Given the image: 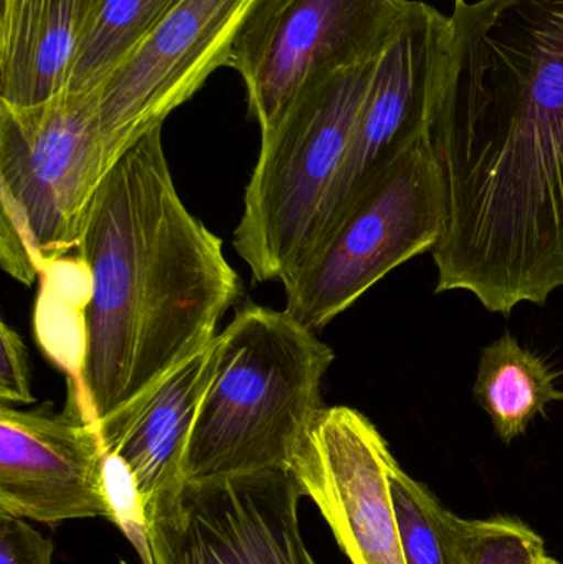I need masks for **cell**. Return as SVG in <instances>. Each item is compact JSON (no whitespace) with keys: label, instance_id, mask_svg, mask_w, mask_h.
<instances>
[{"label":"cell","instance_id":"6da1fadb","mask_svg":"<svg viewBox=\"0 0 563 564\" xmlns=\"http://www.w3.org/2000/svg\"><path fill=\"white\" fill-rule=\"evenodd\" d=\"M429 141L436 291L511 314L563 288V0H455Z\"/></svg>","mask_w":563,"mask_h":564},{"label":"cell","instance_id":"7a4b0ae2","mask_svg":"<svg viewBox=\"0 0 563 564\" xmlns=\"http://www.w3.org/2000/svg\"><path fill=\"white\" fill-rule=\"evenodd\" d=\"M76 251L89 297L66 404L99 433L217 338L241 282L220 238L178 197L162 126L106 172Z\"/></svg>","mask_w":563,"mask_h":564},{"label":"cell","instance_id":"3957f363","mask_svg":"<svg viewBox=\"0 0 563 564\" xmlns=\"http://www.w3.org/2000/svg\"><path fill=\"white\" fill-rule=\"evenodd\" d=\"M220 338L217 373L192 430L185 480L290 470L323 406L333 348L290 312L250 304Z\"/></svg>","mask_w":563,"mask_h":564},{"label":"cell","instance_id":"277c9868","mask_svg":"<svg viewBox=\"0 0 563 564\" xmlns=\"http://www.w3.org/2000/svg\"><path fill=\"white\" fill-rule=\"evenodd\" d=\"M101 89L26 109L0 105V264L32 284L78 250L106 167Z\"/></svg>","mask_w":563,"mask_h":564},{"label":"cell","instance_id":"5b68a950","mask_svg":"<svg viewBox=\"0 0 563 564\" xmlns=\"http://www.w3.org/2000/svg\"><path fill=\"white\" fill-rule=\"evenodd\" d=\"M376 62L310 83L261 134L234 234L255 281H283L310 254Z\"/></svg>","mask_w":563,"mask_h":564},{"label":"cell","instance_id":"8992f818","mask_svg":"<svg viewBox=\"0 0 563 564\" xmlns=\"http://www.w3.org/2000/svg\"><path fill=\"white\" fill-rule=\"evenodd\" d=\"M448 210L429 134L393 155L294 273L284 278L286 311L317 332L390 271L445 234Z\"/></svg>","mask_w":563,"mask_h":564},{"label":"cell","instance_id":"52a82bcc","mask_svg":"<svg viewBox=\"0 0 563 564\" xmlns=\"http://www.w3.org/2000/svg\"><path fill=\"white\" fill-rule=\"evenodd\" d=\"M410 0H258L227 66L243 79L248 111L270 131L310 83L379 58Z\"/></svg>","mask_w":563,"mask_h":564},{"label":"cell","instance_id":"ba28073f","mask_svg":"<svg viewBox=\"0 0 563 564\" xmlns=\"http://www.w3.org/2000/svg\"><path fill=\"white\" fill-rule=\"evenodd\" d=\"M258 0H181L151 39L101 88L106 167L227 66Z\"/></svg>","mask_w":563,"mask_h":564},{"label":"cell","instance_id":"9c48e42d","mask_svg":"<svg viewBox=\"0 0 563 564\" xmlns=\"http://www.w3.org/2000/svg\"><path fill=\"white\" fill-rule=\"evenodd\" d=\"M450 35V17L429 3L410 0L399 29L373 66L349 148L321 215L311 251L329 234L380 167L429 134L445 72Z\"/></svg>","mask_w":563,"mask_h":564},{"label":"cell","instance_id":"30bf717a","mask_svg":"<svg viewBox=\"0 0 563 564\" xmlns=\"http://www.w3.org/2000/svg\"><path fill=\"white\" fill-rule=\"evenodd\" d=\"M291 470L185 484L151 523L154 564H317L300 530Z\"/></svg>","mask_w":563,"mask_h":564},{"label":"cell","instance_id":"8fae6325","mask_svg":"<svg viewBox=\"0 0 563 564\" xmlns=\"http://www.w3.org/2000/svg\"><path fill=\"white\" fill-rule=\"evenodd\" d=\"M396 463L372 421L349 406L324 408L291 460L353 564H407L390 487Z\"/></svg>","mask_w":563,"mask_h":564},{"label":"cell","instance_id":"7c38bea8","mask_svg":"<svg viewBox=\"0 0 563 564\" xmlns=\"http://www.w3.org/2000/svg\"><path fill=\"white\" fill-rule=\"evenodd\" d=\"M98 430L62 413L0 408V516L56 525L108 516Z\"/></svg>","mask_w":563,"mask_h":564},{"label":"cell","instance_id":"4fadbf2b","mask_svg":"<svg viewBox=\"0 0 563 564\" xmlns=\"http://www.w3.org/2000/svg\"><path fill=\"white\" fill-rule=\"evenodd\" d=\"M220 338L178 365L128 416L99 431L106 453L134 474L149 525L184 492L185 456L202 401L217 373Z\"/></svg>","mask_w":563,"mask_h":564},{"label":"cell","instance_id":"5bb4252c","mask_svg":"<svg viewBox=\"0 0 563 564\" xmlns=\"http://www.w3.org/2000/svg\"><path fill=\"white\" fill-rule=\"evenodd\" d=\"M98 0H2L0 105L33 108L68 89L79 40Z\"/></svg>","mask_w":563,"mask_h":564},{"label":"cell","instance_id":"9a60e30c","mask_svg":"<svg viewBox=\"0 0 563 564\" xmlns=\"http://www.w3.org/2000/svg\"><path fill=\"white\" fill-rule=\"evenodd\" d=\"M473 394L506 444L522 436L551 404L563 401L551 365L509 332L483 348Z\"/></svg>","mask_w":563,"mask_h":564},{"label":"cell","instance_id":"2e32d148","mask_svg":"<svg viewBox=\"0 0 563 564\" xmlns=\"http://www.w3.org/2000/svg\"><path fill=\"white\" fill-rule=\"evenodd\" d=\"M181 0H98L79 40L66 93L99 91Z\"/></svg>","mask_w":563,"mask_h":564},{"label":"cell","instance_id":"e0dca14e","mask_svg":"<svg viewBox=\"0 0 563 564\" xmlns=\"http://www.w3.org/2000/svg\"><path fill=\"white\" fill-rule=\"evenodd\" d=\"M390 487L407 564H468V520L445 509L399 463L390 473Z\"/></svg>","mask_w":563,"mask_h":564},{"label":"cell","instance_id":"ac0fdd59","mask_svg":"<svg viewBox=\"0 0 563 564\" xmlns=\"http://www.w3.org/2000/svg\"><path fill=\"white\" fill-rule=\"evenodd\" d=\"M468 564H544L539 533L512 517L468 520Z\"/></svg>","mask_w":563,"mask_h":564},{"label":"cell","instance_id":"d6986e66","mask_svg":"<svg viewBox=\"0 0 563 564\" xmlns=\"http://www.w3.org/2000/svg\"><path fill=\"white\" fill-rule=\"evenodd\" d=\"M102 496L106 519L116 523L138 552L142 564H154L151 525L134 474L116 454L106 453L102 463Z\"/></svg>","mask_w":563,"mask_h":564},{"label":"cell","instance_id":"ffe728a7","mask_svg":"<svg viewBox=\"0 0 563 564\" xmlns=\"http://www.w3.org/2000/svg\"><path fill=\"white\" fill-rule=\"evenodd\" d=\"M35 400L30 388L29 351L20 335L0 324V401L2 406L29 404Z\"/></svg>","mask_w":563,"mask_h":564},{"label":"cell","instance_id":"44dd1931","mask_svg":"<svg viewBox=\"0 0 563 564\" xmlns=\"http://www.w3.org/2000/svg\"><path fill=\"white\" fill-rule=\"evenodd\" d=\"M55 546L26 520L0 516V564H53Z\"/></svg>","mask_w":563,"mask_h":564},{"label":"cell","instance_id":"7402d4cb","mask_svg":"<svg viewBox=\"0 0 563 564\" xmlns=\"http://www.w3.org/2000/svg\"><path fill=\"white\" fill-rule=\"evenodd\" d=\"M544 564H561V563H559L557 560H554V558H551V556H548V558H545Z\"/></svg>","mask_w":563,"mask_h":564}]
</instances>
